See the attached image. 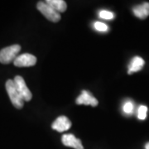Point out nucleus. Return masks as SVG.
<instances>
[{
  "mask_svg": "<svg viewBox=\"0 0 149 149\" xmlns=\"http://www.w3.org/2000/svg\"><path fill=\"white\" fill-rule=\"evenodd\" d=\"M61 141L62 143L66 147L73 148L74 149H84L81 141L79 139H76L73 134H65L62 136Z\"/></svg>",
  "mask_w": 149,
  "mask_h": 149,
  "instance_id": "nucleus-8",
  "label": "nucleus"
},
{
  "mask_svg": "<svg viewBox=\"0 0 149 149\" xmlns=\"http://www.w3.org/2000/svg\"><path fill=\"white\" fill-rule=\"evenodd\" d=\"M14 84L17 88V91L20 94L22 98L24 101H30L32 100V92L27 88V85L25 83V80L20 75H16L14 78Z\"/></svg>",
  "mask_w": 149,
  "mask_h": 149,
  "instance_id": "nucleus-4",
  "label": "nucleus"
},
{
  "mask_svg": "<svg viewBox=\"0 0 149 149\" xmlns=\"http://www.w3.org/2000/svg\"><path fill=\"white\" fill-rule=\"evenodd\" d=\"M145 149H149V143H146V145H145Z\"/></svg>",
  "mask_w": 149,
  "mask_h": 149,
  "instance_id": "nucleus-16",
  "label": "nucleus"
},
{
  "mask_svg": "<svg viewBox=\"0 0 149 149\" xmlns=\"http://www.w3.org/2000/svg\"><path fill=\"white\" fill-rule=\"evenodd\" d=\"M99 16H100V17L103 18V19L110 20V19H113L114 17V14H113V13L109 12V11L101 10L99 13Z\"/></svg>",
  "mask_w": 149,
  "mask_h": 149,
  "instance_id": "nucleus-14",
  "label": "nucleus"
},
{
  "mask_svg": "<svg viewBox=\"0 0 149 149\" xmlns=\"http://www.w3.org/2000/svg\"><path fill=\"white\" fill-rule=\"evenodd\" d=\"M6 90L8 92V95L9 96V99L12 101L13 106L20 109L24 105V100L17 91L16 86L14 84V81L13 80H8L6 82Z\"/></svg>",
  "mask_w": 149,
  "mask_h": 149,
  "instance_id": "nucleus-1",
  "label": "nucleus"
},
{
  "mask_svg": "<svg viewBox=\"0 0 149 149\" xmlns=\"http://www.w3.org/2000/svg\"><path fill=\"white\" fill-rule=\"evenodd\" d=\"M76 104L95 107L98 105V100L93 96L91 92L87 91H82L81 95L76 100Z\"/></svg>",
  "mask_w": 149,
  "mask_h": 149,
  "instance_id": "nucleus-6",
  "label": "nucleus"
},
{
  "mask_svg": "<svg viewBox=\"0 0 149 149\" xmlns=\"http://www.w3.org/2000/svg\"><path fill=\"white\" fill-rule=\"evenodd\" d=\"M37 63V58L32 54L25 53L17 56L13 61V64L17 67H29L33 66Z\"/></svg>",
  "mask_w": 149,
  "mask_h": 149,
  "instance_id": "nucleus-5",
  "label": "nucleus"
},
{
  "mask_svg": "<svg viewBox=\"0 0 149 149\" xmlns=\"http://www.w3.org/2000/svg\"><path fill=\"white\" fill-rule=\"evenodd\" d=\"M134 109L133 102L127 101L124 103L123 106V111L126 114H132Z\"/></svg>",
  "mask_w": 149,
  "mask_h": 149,
  "instance_id": "nucleus-12",
  "label": "nucleus"
},
{
  "mask_svg": "<svg viewBox=\"0 0 149 149\" xmlns=\"http://www.w3.org/2000/svg\"><path fill=\"white\" fill-rule=\"evenodd\" d=\"M147 113H148V107L145 105L139 106L138 109V118L140 120H144L147 118Z\"/></svg>",
  "mask_w": 149,
  "mask_h": 149,
  "instance_id": "nucleus-13",
  "label": "nucleus"
},
{
  "mask_svg": "<svg viewBox=\"0 0 149 149\" xmlns=\"http://www.w3.org/2000/svg\"><path fill=\"white\" fill-rule=\"evenodd\" d=\"M134 15L140 19H145L149 16V3H143L133 8Z\"/></svg>",
  "mask_w": 149,
  "mask_h": 149,
  "instance_id": "nucleus-9",
  "label": "nucleus"
},
{
  "mask_svg": "<svg viewBox=\"0 0 149 149\" xmlns=\"http://www.w3.org/2000/svg\"><path fill=\"white\" fill-rule=\"evenodd\" d=\"M144 60L140 56H134L130 63L128 65V74H131L134 73V72H137L143 69V67L144 66Z\"/></svg>",
  "mask_w": 149,
  "mask_h": 149,
  "instance_id": "nucleus-10",
  "label": "nucleus"
},
{
  "mask_svg": "<svg viewBox=\"0 0 149 149\" xmlns=\"http://www.w3.org/2000/svg\"><path fill=\"white\" fill-rule=\"evenodd\" d=\"M37 9L42 13L44 16L47 18L49 21L53 22H57L61 20V15L58 12L54 10L52 8H51L46 3V2H39L37 3Z\"/></svg>",
  "mask_w": 149,
  "mask_h": 149,
  "instance_id": "nucleus-3",
  "label": "nucleus"
},
{
  "mask_svg": "<svg viewBox=\"0 0 149 149\" xmlns=\"http://www.w3.org/2000/svg\"><path fill=\"white\" fill-rule=\"evenodd\" d=\"M46 3H47L48 5L51 8H52L54 10L60 13H64L67 8L66 3L63 0H47L46 1Z\"/></svg>",
  "mask_w": 149,
  "mask_h": 149,
  "instance_id": "nucleus-11",
  "label": "nucleus"
},
{
  "mask_svg": "<svg viewBox=\"0 0 149 149\" xmlns=\"http://www.w3.org/2000/svg\"><path fill=\"white\" fill-rule=\"evenodd\" d=\"M20 51L21 47L17 44L2 49L0 51V62L3 64H9L16 59Z\"/></svg>",
  "mask_w": 149,
  "mask_h": 149,
  "instance_id": "nucleus-2",
  "label": "nucleus"
},
{
  "mask_svg": "<svg viewBox=\"0 0 149 149\" xmlns=\"http://www.w3.org/2000/svg\"><path fill=\"white\" fill-rule=\"evenodd\" d=\"M71 127V122L70 121V119L65 116H60L58 117L52 123V128H53L54 130L62 133L64 131H66L70 129Z\"/></svg>",
  "mask_w": 149,
  "mask_h": 149,
  "instance_id": "nucleus-7",
  "label": "nucleus"
},
{
  "mask_svg": "<svg viewBox=\"0 0 149 149\" xmlns=\"http://www.w3.org/2000/svg\"><path fill=\"white\" fill-rule=\"evenodd\" d=\"M94 27L95 30L99 32H107L109 30V27L105 23L101 22H95L94 23Z\"/></svg>",
  "mask_w": 149,
  "mask_h": 149,
  "instance_id": "nucleus-15",
  "label": "nucleus"
}]
</instances>
